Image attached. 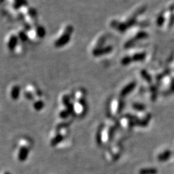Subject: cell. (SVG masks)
Returning a JSON list of instances; mask_svg holds the SVG:
<instances>
[{
    "instance_id": "6da1fadb",
    "label": "cell",
    "mask_w": 174,
    "mask_h": 174,
    "mask_svg": "<svg viewBox=\"0 0 174 174\" xmlns=\"http://www.w3.org/2000/svg\"><path fill=\"white\" fill-rule=\"evenodd\" d=\"M70 39L71 34L64 32V33L55 41V47L57 48L63 47L69 43Z\"/></svg>"
},
{
    "instance_id": "7a4b0ae2",
    "label": "cell",
    "mask_w": 174,
    "mask_h": 174,
    "mask_svg": "<svg viewBox=\"0 0 174 174\" xmlns=\"http://www.w3.org/2000/svg\"><path fill=\"white\" fill-rule=\"evenodd\" d=\"M19 38L18 36L16 35H12L10 37V39L8 41V44H7V47H8L9 49L11 51H14L16 49V47L18 45V41H19Z\"/></svg>"
},
{
    "instance_id": "3957f363",
    "label": "cell",
    "mask_w": 174,
    "mask_h": 174,
    "mask_svg": "<svg viewBox=\"0 0 174 174\" xmlns=\"http://www.w3.org/2000/svg\"><path fill=\"white\" fill-rule=\"evenodd\" d=\"M28 3L27 0H14V3H13V7L16 10L19 9L23 6H28Z\"/></svg>"
},
{
    "instance_id": "277c9868",
    "label": "cell",
    "mask_w": 174,
    "mask_h": 174,
    "mask_svg": "<svg viewBox=\"0 0 174 174\" xmlns=\"http://www.w3.org/2000/svg\"><path fill=\"white\" fill-rule=\"evenodd\" d=\"M36 32L37 36H38L40 38H43V37L46 36L47 32H46V29L44 27L39 25L37 26L36 28Z\"/></svg>"
},
{
    "instance_id": "5b68a950",
    "label": "cell",
    "mask_w": 174,
    "mask_h": 174,
    "mask_svg": "<svg viewBox=\"0 0 174 174\" xmlns=\"http://www.w3.org/2000/svg\"><path fill=\"white\" fill-rule=\"evenodd\" d=\"M20 91H21V88L19 86H14L12 88L11 92V95L12 99L14 100L18 99L20 94Z\"/></svg>"
},
{
    "instance_id": "8992f818",
    "label": "cell",
    "mask_w": 174,
    "mask_h": 174,
    "mask_svg": "<svg viewBox=\"0 0 174 174\" xmlns=\"http://www.w3.org/2000/svg\"><path fill=\"white\" fill-rule=\"evenodd\" d=\"M18 38L23 42H26L28 40V35L24 31H21L18 34Z\"/></svg>"
},
{
    "instance_id": "52a82bcc",
    "label": "cell",
    "mask_w": 174,
    "mask_h": 174,
    "mask_svg": "<svg viewBox=\"0 0 174 174\" xmlns=\"http://www.w3.org/2000/svg\"><path fill=\"white\" fill-rule=\"evenodd\" d=\"M28 14L32 18H36L37 15V12L34 8H30L28 11Z\"/></svg>"
},
{
    "instance_id": "ba28073f",
    "label": "cell",
    "mask_w": 174,
    "mask_h": 174,
    "mask_svg": "<svg viewBox=\"0 0 174 174\" xmlns=\"http://www.w3.org/2000/svg\"><path fill=\"white\" fill-rule=\"evenodd\" d=\"M73 31H74V28H73V27L71 25L66 26L65 29V31H64V32H67V33H69V34H72Z\"/></svg>"
},
{
    "instance_id": "9c48e42d",
    "label": "cell",
    "mask_w": 174,
    "mask_h": 174,
    "mask_svg": "<svg viewBox=\"0 0 174 174\" xmlns=\"http://www.w3.org/2000/svg\"><path fill=\"white\" fill-rule=\"evenodd\" d=\"M6 174H8V173H6Z\"/></svg>"
}]
</instances>
